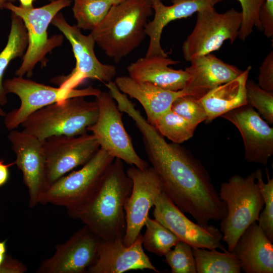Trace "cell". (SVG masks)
<instances>
[{
	"instance_id": "cell-1",
	"label": "cell",
	"mask_w": 273,
	"mask_h": 273,
	"mask_svg": "<svg viewBox=\"0 0 273 273\" xmlns=\"http://www.w3.org/2000/svg\"><path fill=\"white\" fill-rule=\"evenodd\" d=\"M118 107L133 120L140 131L148 159L170 200L202 226L222 219L226 214L225 205L201 162L178 144L167 142L127 97L119 100Z\"/></svg>"
},
{
	"instance_id": "cell-2",
	"label": "cell",
	"mask_w": 273,
	"mask_h": 273,
	"mask_svg": "<svg viewBox=\"0 0 273 273\" xmlns=\"http://www.w3.org/2000/svg\"><path fill=\"white\" fill-rule=\"evenodd\" d=\"M132 187L123 161L115 158L95 192L82 204L68 211V214L80 220L102 239L124 238V208Z\"/></svg>"
},
{
	"instance_id": "cell-3",
	"label": "cell",
	"mask_w": 273,
	"mask_h": 273,
	"mask_svg": "<svg viewBox=\"0 0 273 273\" xmlns=\"http://www.w3.org/2000/svg\"><path fill=\"white\" fill-rule=\"evenodd\" d=\"M153 11L151 0H126L112 6L90 34L105 54L118 63L145 39V27Z\"/></svg>"
},
{
	"instance_id": "cell-4",
	"label": "cell",
	"mask_w": 273,
	"mask_h": 273,
	"mask_svg": "<svg viewBox=\"0 0 273 273\" xmlns=\"http://www.w3.org/2000/svg\"><path fill=\"white\" fill-rule=\"evenodd\" d=\"M99 115L96 101L73 97L43 107L31 114L21 125L23 131L40 141L55 135L76 136L87 133Z\"/></svg>"
},
{
	"instance_id": "cell-5",
	"label": "cell",
	"mask_w": 273,
	"mask_h": 273,
	"mask_svg": "<svg viewBox=\"0 0 273 273\" xmlns=\"http://www.w3.org/2000/svg\"><path fill=\"white\" fill-rule=\"evenodd\" d=\"M226 208L219 230L232 252L244 231L258 221L264 201L256 181L255 171L246 177L236 174L221 184L218 193Z\"/></svg>"
},
{
	"instance_id": "cell-6",
	"label": "cell",
	"mask_w": 273,
	"mask_h": 273,
	"mask_svg": "<svg viewBox=\"0 0 273 273\" xmlns=\"http://www.w3.org/2000/svg\"><path fill=\"white\" fill-rule=\"evenodd\" d=\"M71 0H55L37 8L25 9L8 3L5 8L19 16L22 20L27 31L28 44L23 57L21 65L16 71L17 76L32 75L35 65L40 62L42 66L46 65V55L63 42L62 35L48 37L49 24L54 17L62 9L68 7Z\"/></svg>"
},
{
	"instance_id": "cell-7",
	"label": "cell",
	"mask_w": 273,
	"mask_h": 273,
	"mask_svg": "<svg viewBox=\"0 0 273 273\" xmlns=\"http://www.w3.org/2000/svg\"><path fill=\"white\" fill-rule=\"evenodd\" d=\"M114 159L100 148L81 168L62 176L44 191L38 203L63 207L67 211L79 206L97 190Z\"/></svg>"
},
{
	"instance_id": "cell-8",
	"label": "cell",
	"mask_w": 273,
	"mask_h": 273,
	"mask_svg": "<svg viewBox=\"0 0 273 273\" xmlns=\"http://www.w3.org/2000/svg\"><path fill=\"white\" fill-rule=\"evenodd\" d=\"M197 13L195 27L182 46L184 58L189 62L218 50L225 40L233 43L242 22L241 12L234 8L219 13L214 7H208Z\"/></svg>"
},
{
	"instance_id": "cell-9",
	"label": "cell",
	"mask_w": 273,
	"mask_h": 273,
	"mask_svg": "<svg viewBox=\"0 0 273 273\" xmlns=\"http://www.w3.org/2000/svg\"><path fill=\"white\" fill-rule=\"evenodd\" d=\"M96 97L99 107L96 122L87 128L92 132L100 148L115 158L141 169L148 168V163L135 151L131 139L122 119V112L109 93L100 92Z\"/></svg>"
},
{
	"instance_id": "cell-10",
	"label": "cell",
	"mask_w": 273,
	"mask_h": 273,
	"mask_svg": "<svg viewBox=\"0 0 273 273\" xmlns=\"http://www.w3.org/2000/svg\"><path fill=\"white\" fill-rule=\"evenodd\" d=\"M51 23L57 27L70 43L76 59V65L72 71L67 76L57 77L54 82L60 87L68 90L89 78L108 83L116 74L115 67L102 63L94 52L95 41L93 36L83 34L76 25H70L61 13H58Z\"/></svg>"
},
{
	"instance_id": "cell-11",
	"label": "cell",
	"mask_w": 273,
	"mask_h": 273,
	"mask_svg": "<svg viewBox=\"0 0 273 273\" xmlns=\"http://www.w3.org/2000/svg\"><path fill=\"white\" fill-rule=\"evenodd\" d=\"M3 84L6 93L17 95L21 102L19 108L6 113L4 117V125L9 131L16 129L31 114L43 107L70 98L96 96L100 91L92 86L68 90L19 76L7 79Z\"/></svg>"
},
{
	"instance_id": "cell-12",
	"label": "cell",
	"mask_w": 273,
	"mask_h": 273,
	"mask_svg": "<svg viewBox=\"0 0 273 273\" xmlns=\"http://www.w3.org/2000/svg\"><path fill=\"white\" fill-rule=\"evenodd\" d=\"M42 146L46 160V190L67 173L86 163L100 149L94 135L87 133L53 136L42 141Z\"/></svg>"
},
{
	"instance_id": "cell-13",
	"label": "cell",
	"mask_w": 273,
	"mask_h": 273,
	"mask_svg": "<svg viewBox=\"0 0 273 273\" xmlns=\"http://www.w3.org/2000/svg\"><path fill=\"white\" fill-rule=\"evenodd\" d=\"M126 171L132 182L131 192L124 208L126 229L123 243L128 246L141 234L151 208L163 190L162 183L152 166L145 169L132 166Z\"/></svg>"
},
{
	"instance_id": "cell-14",
	"label": "cell",
	"mask_w": 273,
	"mask_h": 273,
	"mask_svg": "<svg viewBox=\"0 0 273 273\" xmlns=\"http://www.w3.org/2000/svg\"><path fill=\"white\" fill-rule=\"evenodd\" d=\"M101 238L87 226L56 246L55 253L39 265L38 273H85L95 263Z\"/></svg>"
},
{
	"instance_id": "cell-15",
	"label": "cell",
	"mask_w": 273,
	"mask_h": 273,
	"mask_svg": "<svg viewBox=\"0 0 273 273\" xmlns=\"http://www.w3.org/2000/svg\"><path fill=\"white\" fill-rule=\"evenodd\" d=\"M154 218L192 247L226 250L221 243L222 234L212 225L202 226L189 219L162 191L155 199Z\"/></svg>"
},
{
	"instance_id": "cell-16",
	"label": "cell",
	"mask_w": 273,
	"mask_h": 273,
	"mask_svg": "<svg viewBox=\"0 0 273 273\" xmlns=\"http://www.w3.org/2000/svg\"><path fill=\"white\" fill-rule=\"evenodd\" d=\"M8 139L16 154V165L28 191L30 208L38 204L46 189V160L42 142L23 130H10Z\"/></svg>"
},
{
	"instance_id": "cell-17",
	"label": "cell",
	"mask_w": 273,
	"mask_h": 273,
	"mask_svg": "<svg viewBox=\"0 0 273 273\" xmlns=\"http://www.w3.org/2000/svg\"><path fill=\"white\" fill-rule=\"evenodd\" d=\"M221 117L233 123L240 131L246 160L266 165L273 154V128L268 123L248 104Z\"/></svg>"
},
{
	"instance_id": "cell-18",
	"label": "cell",
	"mask_w": 273,
	"mask_h": 273,
	"mask_svg": "<svg viewBox=\"0 0 273 273\" xmlns=\"http://www.w3.org/2000/svg\"><path fill=\"white\" fill-rule=\"evenodd\" d=\"M142 242L141 234L128 246L124 244L123 238L101 239L96 260L87 272L122 273L135 269H149L159 272L145 253Z\"/></svg>"
},
{
	"instance_id": "cell-19",
	"label": "cell",
	"mask_w": 273,
	"mask_h": 273,
	"mask_svg": "<svg viewBox=\"0 0 273 273\" xmlns=\"http://www.w3.org/2000/svg\"><path fill=\"white\" fill-rule=\"evenodd\" d=\"M190 62L191 65L185 69L189 78L183 90L197 99L236 78L243 71L211 53L194 58Z\"/></svg>"
},
{
	"instance_id": "cell-20",
	"label": "cell",
	"mask_w": 273,
	"mask_h": 273,
	"mask_svg": "<svg viewBox=\"0 0 273 273\" xmlns=\"http://www.w3.org/2000/svg\"><path fill=\"white\" fill-rule=\"evenodd\" d=\"M224 0H171L172 5H164L161 0H151L154 12L153 19L148 21L145 33L150 42L145 57L160 55L168 57L161 47V38L163 28L170 22L186 18L208 7L214 6Z\"/></svg>"
},
{
	"instance_id": "cell-21",
	"label": "cell",
	"mask_w": 273,
	"mask_h": 273,
	"mask_svg": "<svg viewBox=\"0 0 273 273\" xmlns=\"http://www.w3.org/2000/svg\"><path fill=\"white\" fill-rule=\"evenodd\" d=\"M256 222L242 234L232 252L246 273L273 272V245Z\"/></svg>"
},
{
	"instance_id": "cell-22",
	"label": "cell",
	"mask_w": 273,
	"mask_h": 273,
	"mask_svg": "<svg viewBox=\"0 0 273 273\" xmlns=\"http://www.w3.org/2000/svg\"><path fill=\"white\" fill-rule=\"evenodd\" d=\"M178 63L168 57L160 55L141 58L127 67L129 76L135 81L153 84L162 88L177 92L183 90L189 78L184 70H176L169 65Z\"/></svg>"
},
{
	"instance_id": "cell-23",
	"label": "cell",
	"mask_w": 273,
	"mask_h": 273,
	"mask_svg": "<svg viewBox=\"0 0 273 273\" xmlns=\"http://www.w3.org/2000/svg\"><path fill=\"white\" fill-rule=\"evenodd\" d=\"M114 82L121 92L140 102L146 112V120L153 126L160 117L171 109L176 98L186 95L183 90L165 89L150 83L135 81L129 76L117 77Z\"/></svg>"
},
{
	"instance_id": "cell-24",
	"label": "cell",
	"mask_w": 273,
	"mask_h": 273,
	"mask_svg": "<svg viewBox=\"0 0 273 273\" xmlns=\"http://www.w3.org/2000/svg\"><path fill=\"white\" fill-rule=\"evenodd\" d=\"M251 69V66H249L236 78L213 88L198 99L206 113V121H211L233 109L248 104L246 83Z\"/></svg>"
},
{
	"instance_id": "cell-25",
	"label": "cell",
	"mask_w": 273,
	"mask_h": 273,
	"mask_svg": "<svg viewBox=\"0 0 273 273\" xmlns=\"http://www.w3.org/2000/svg\"><path fill=\"white\" fill-rule=\"evenodd\" d=\"M8 41L0 53V106L8 103L7 93L3 84L4 73L10 62L23 57L28 44L27 31L20 17L12 13L10 31Z\"/></svg>"
},
{
	"instance_id": "cell-26",
	"label": "cell",
	"mask_w": 273,
	"mask_h": 273,
	"mask_svg": "<svg viewBox=\"0 0 273 273\" xmlns=\"http://www.w3.org/2000/svg\"><path fill=\"white\" fill-rule=\"evenodd\" d=\"M197 273H240V260L232 252L193 247Z\"/></svg>"
},
{
	"instance_id": "cell-27",
	"label": "cell",
	"mask_w": 273,
	"mask_h": 273,
	"mask_svg": "<svg viewBox=\"0 0 273 273\" xmlns=\"http://www.w3.org/2000/svg\"><path fill=\"white\" fill-rule=\"evenodd\" d=\"M146 232L143 236V246L148 251L164 256L179 241L168 229L155 219L148 216L145 223Z\"/></svg>"
},
{
	"instance_id": "cell-28",
	"label": "cell",
	"mask_w": 273,
	"mask_h": 273,
	"mask_svg": "<svg viewBox=\"0 0 273 273\" xmlns=\"http://www.w3.org/2000/svg\"><path fill=\"white\" fill-rule=\"evenodd\" d=\"M112 6L108 0H74L72 11L76 26L80 29L94 30Z\"/></svg>"
},
{
	"instance_id": "cell-29",
	"label": "cell",
	"mask_w": 273,
	"mask_h": 273,
	"mask_svg": "<svg viewBox=\"0 0 273 273\" xmlns=\"http://www.w3.org/2000/svg\"><path fill=\"white\" fill-rule=\"evenodd\" d=\"M153 126L163 136L178 144L191 138L196 128L171 109L160 117Z\"/></svg>"
},
{
	"instance_id": "cell-30",
	"label": "cell",
	"mask_w": 273,
	"mask_h": 273,
	"mask_svg": "<svg viewBox=\"0 0 273 273\" xmlns=\"http://www.w3.org/2000/svg\"><path fill=\"white\" fill-rule=\"evenodd\" d=\"M255 171L264 206V209L259 214L257 223L267 237L273 242V178H270L268 171L266 169L267 182L265 183L261 169H258Z\"/></svg>"
},
{
	"instance_id": "cell-31",
	"label": "cell",
	"mask_w": 273,
	"mask_h": 273,
	"mask_svg": "<svg viewBox=\"0 0 273 273\" xmlns=\"http://www.w3.org/2000/svg\"><path fill=\"white\" fill-rule=\"evenodd\" d=\"M167 252L165 261L171 268L172 273H197L192 247L189 244L178 241Z\"/></svg>"
},
{
	"instance_id": "cell-32",
	"label": "cell",
	"mask_w": 273,
	"mask_h": 273,
	"mask_svg": "<svg viewBox=\"0 0 273 273\" xmlns=\"http://www.w3.org/2000/svg\"><path fill=\"white\" fill-rule=\"evenodd\" d=\"M247 104L255 108L269 124L273 123V92L261 88L253 80L246 83Z\"/></svg>"
},
{
	"instance_id": "cell-33",
	"label": "cell",
	"mask_w": 273,
	"mask_h": 273,
	"mask_svg": "<svg viewBox=\"0 0 273 273\" xmlns=\"http://www.w3.org/2000/svg\"><path fill=\"white\" fill-rule=\"evenodd\" d=\"M171 109L195 126L206 121L205 111L198 99L190 95H183L172 103Z\"/></svg>"
},
{
	"instance_id": "cell-34",
	"label": "cell",
	"mask_w": 273,
	"mask_h": 273,
	"mask_svg": "<svg viewBox=\"0 0 273 273\" xmlns=\"http://www.w3.org/2000/svg\"><path fill=\"white\" fill-rule=\"evenodd\" d=\"M238 1L242 8V22L238 37L244 41L252 32L254 27L263 31L259 19V12L265 0Z\"/></svg>"
},
{
	"instance_id": "cell-35",
	"label": "cell",
	"mask_w": 273,
	"mask_h": 273,
	"mask_svg": "<svg viewBox=\"0 0 273 273\" xmlns=\"http://www.w3.org/2000/svg\"><path fill=\"white\" fill-rule=\"evenodd\" d=\"M257 84L262 89L273 92V51L264 59L259 69Z\"/></svg>"
},
{
	"instance_id": "cell-36",
	"label": "cell",
	"mask_w": 273,
	"mask_h": 273,
	"mask_svg": "<svg viewBox=\"0 0 273 273\" xmlns=\"http://www.w3.org/2000/svg\"><path fill=\"white\" fill-rule=\"evenodd\" d=\"M259 19L266 37L273 36V0H265L259 12Z\"/></svg>"
},
{
	"instance_id": "cell-37",
	"label": "cell",
	"mask_w": 273,
	"mask_h": 273,
	"mask_svg": "<svg viewBox=\"0 0 273 273\" xmlns=\"http://www.w3.org/2000/svg\"><path fill=\"white\" fill-rule=\"evenodd\" d=\"M27 267L17 259L7 255L6 258L0 267V273H24L27 271Z\"/></svg>"
},
{
	"instance_id": "cell-38",
	"label": "cell",
	"mask_w": 273,
	"mask_h": 273,
	"mask_svg": "<svg viewBox=\"0 0 273 273\" xmlns=\"http://www.w3.org/2000/svg\"><path fill=\"white\" fill-rule=\"evenodd\" d=\"M14 164V162L6 164L3 160H0V187L7 183L10 175L9 167Z\"/></svg>"
},
{
	"instance_id": "cell-39",
	"label": "cell",
	"mask_w": 273,
	"mask_h": 273,
	"mask_svg": "<svg viewBox=\"0 0 273 273\" xmlns=\"http://www.w3.org/2000/svg\"><path fill=\"white\" fill-rule=\"evenodd\" d=\"M7 240L0 241V267L7 256Z\"/></svg>"
},
{
	"instance_id": "cell-40",
	"label": "cell",
	"mask_w": 273,
	"mask_h": 273,
	"mask_svg": "<svg viewBox=\"0 0 273 273\" xmlns=\"http://www.w3.org/2000/svg\"><path fill=\"white\" fill-rule=\"evenodd\" d=\"M21 7L25 9H31L33 8V3L35 0H19Z\"/></svg>"
},
{
	"instance_id": "cell-41",
	"label": "cell",
	"mask_w": 273,
	"mask_h": 273,
	"mask_svg": "<svg viewBox=\"0 0 273 273\" xmlns=\"http://www.w3.org/2000/svg\"><path fill=\"white\" fill-rule=\"evenodd\" d=\"M16 0H0V9H5L6 4L8 3H14Z\"/></svg>"
},
{
	"instance_id": "cell-42",
	"label": "cell",
	"mask_w": 273,
	"mask_h": 273,
	"mask_svg": "<svg viewBox=\"0 0 273 273\" xmlns=\"http://www.w3.org/2000/svg\"><path fill=\"white\" fill-rule=\"evenodd\" d=\"M108 1H110L112 3V5L113 6V5H116L120 4L126 0H108Z\"/></svg>"
},
{
	"instance_id": "cell-43",
	"label": "cell",
	"mask_w": 273,
	"mask_h": 273,
	"mask_svg": "<svg viewBox=\"0 0 273 273\" xmlns=\"http://www.w3.org/2000/svg\"><path fill=\"white\" fill-rule=\"evenodd\" d=\"M6 115V112L3 109L2 106H0V117H5Z\"/></svg>"
}]
</instances>
